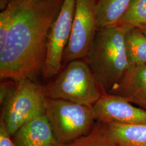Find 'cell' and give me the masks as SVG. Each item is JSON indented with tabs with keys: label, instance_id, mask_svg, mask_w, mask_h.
<instances>
[{
	"label": "cell",
	"instance_id": "8992f818",
	"mask_svg": "<svg viewBox=\"0 0 146 146\" xmlns=\"http://www.w3.org/2000/svg\"><path fill=\"white\" fill-rule=\"evenodd\" d=\"M97 0H76L73 27L63 56L69 63L86 58L98 29L96 15Z\"/></svg>",
	"mask_w": 146,
	"mask_h": 146
},
{
	"label": "cell",
	"instance_id": "52a82bcc",
	"mask_svg": "<svg viewBox=\"0 0 146 146\" xmlns=\"http://www.w3.org/2000/svg\"><path fill=\"white\" fill-rule=\"evenodd\" d=\"M76 0H63L56 18L50 28L42 74L50 79L60 72L63 56L73 27Z\"/></svg>",
	"mask_w": 146,
	"mask_h": 146
},
{
	"label": "cell",
	"instance_id": "9c48e42d",
	"mask_svg": "<svg viewBox=\"0 0 146 146\" xmlns=\"http://www.w3.org/2000/svg\"><path fill=\"white\" fill-rule=\"evenodd\" d=\"M11 137L16 146H62L55 138L45 114L24 124Z\"/></svg>",
	"mask_w": 146,
	"mask_h": 146
},
{
	"label": "cell",
	"instance_id": "9a60e30c",
	"mask_svg": "<svg viewBox=\"0 0 146 146\" xmlns=\"http://www.w3.org/2000/svg\"><path fill=\"white\" fill-rule=\"evenodd\" d=\"M62 146H118L110 137L102 123L96 121L87 135Z\"/></svg>",
	"mask_w": 146,
	"mask_h": 146
},
{
	"label": "cell",
	"instance_id": "7a4b0ae2",
	"mask_svg": "<svg viewBox=\"0 0 146 146\" xmlns=\"http://www.w3.org/2000/svg\"><path fill=\"white\" fill-rule=\"evenodd\" d=\"M128 28L118 24L98 28L86 58L102 94L110 93L130 67L125 46Z\"/></svg>",
	"mask_w": 146,
	"mask_h": 146
},
{
	"label": "cell",
	"instance_id": "30bf717a",
	"mask_svg": "<svg viewBox=\"0 0 146 146\" xmlns=\"http://www.w3.org/2000/svg\"><path fill=\"white\" fill-rule=\"evenodd\" d=\"M121 96L146 110V64L128 68L110 93Z\"/></svg>",
	"mask_w": 146,
	"mask_h": 146
},
{
	"label": "cell",
	"instance_id": "8fae6325",
	"mask_svg": "<svg viewBox=\"0 0 146 146\" xmlns=\"http://www.w3.org/2000/svg\"><path fill=\"white\" fill-rule=\"evenodd\" d=\"M103 125L110 138L118 146H146V124Z\"/></svg>",
	"mask_w": 146,
	"mask_h": 146
},
{
	"label": "cell",
	"instance_id": "6da1fadb",
	"mask_svg": "<svg viewBox=\"0 0 146 146\" xmlns=\"http://www.w3.org/2000/svg\"><path fill=\"white\" fill-rule=\"evenodd\" d=\"M63 0H27L0 52V78L19 82L42 71L48 34Z\"/></svg>",
	"mask_w": 146,
	"mask_h": 146
},
{
	"label": "cell",
	"instance_id": "2e32d148",
	"mask_svg": "<svg viewBox=\"0 0 146 146\" xmlns=\"http://www.w3.org/2000/svg\"><path fill=\"white\" fill-rule=\"evenodd\" d=\"M117 24L128 28L146 26V0H132Z\"/></svg>",
	"mask_w": 146,
	"mask_h": 146
},
{
	"label": "cell",
	"instance_id": "d6986e66",
	"mask_svg": "<svg viewBox=\"0 0 146 146\" xmlns=\"http://www.w3.org/2000/svg\"><path fill=\"white\" fill-rule=\"evenodd\" d=\"M9 1L10 0H1V9L2 10L7 6Z\"/></svg>",
	"mask_w": 146,
	"mask_h": 146
},
{
	"label": "cell",
	"instance_id": "ba28073f",
	"mask_svg": "<svg viewBox=\"0 0 146 146\" xmlns=\"http://www.w3.org/2000/svg\"><path fill=\"white\" fill-rule=\"evenodd\" d=\"M92 108L95 121L102 123L146 124V110L117 95L102 94Z\"/></svg>",
	"mask_w": 146,
	"mask_h": 146
},
{
	"label": "cell",
	"instance_id": "ffe728a7",
	"mask_svg": "<svg viewBox=\"0 0 146 146\" xmlns=\"http://www.w3.org/2000/svg\"><path fill=\"white\" fill-rule=\"evenodd\" d=\"M137 28H138L139 30H140L146 36V26L137 27Z\"/></svg>",
	"mask_w": 146,
	"mask_h": 146
},
{
	"label": "cell",
	"instance_id": "7c38bea8",
	"mask_svg": "<svg viewBox=\"0 0 146 146\" xmlns=\"http://www.w3.org/2000/svg\"><path fill=\"white\" fill-rule=\"evenodd\" d=\"M132 0H97L96 15L98 28L118 23Z\"/></svg>",
	"mask_w": 146,
	"mask_h": 146
},
{
	"label": "cell",
	"instance_id": "ac0fdd59",
	"mask_svg": "<svg viewBox=\"0 0 146 146\" xmlns=\"http://www.w3.org/2000/svg\"><path fill=\"white\" fill-rule=\"evenodd\" d=\"M11 136L5 128L2 119H0V146H16Z\"/></svg>",
	"mask_w": 146,
	"mask_h": 146
},
{
	"label": "cell",
	"instance_id": "3957f363",
	"mask_svg": "<svg viewBox=\"0 0 146 146\" xmlns=\"http://www.w3.org/2000/svg\"><path fill=\"white\" fill-rule=\"evenodd\" d=\"M56 76L43 87L47 98L67 100L92 107L102 94L87 62L71 61Z\"/></svg>",
	"mask_w": 146,
	"mask_h": 146
},
{
	"label": "cell",
	"instance_id": "e0dca14e",
	"mask_svg": "<svg viewBox=\"0 0 146 146\" xmlns=\"http://www.w3.org/2000/svg\"><path fill=\"white\" fill-rule=\"evenodd\" d=\"M17 82L12 80H8L1 83L0 85V103L3 104L6 99L15 88Z\"/></svg>",
	"mask_w": 146,
	"mask_h": 146
},
{
	"label": "cell",
	"instance_id": "277c9868",
	"mask_svg": "<svg viewBox=\"0 0 146 146\" xmlns=\"http://www.w3.org/2000/svg\"><path fill=\"white\" fill-rule=\"evenodd\" d=\"M45 115L62 146L87 135L96 122L92 107L64 100L47 98Z\"/></svg>",
	"mask_w": 146,
	"mask_h": 146
},
{
	"label": "cell",
	"instance_id": "4fadbf2b",
	"mask_svg": "<svg viewBox=\"0 0 146 146\" xmlns=\"http://www.w3.org/2000/svg\"><path fill=\"white\" fill-rule=\"evenodd\" d=\"M125 49L130 67L146 64V36L135 27L129 28L125 35Z\"/></svg>",
	"mask_w": 146,
	"mask_h": 146
},
{
	"label": "cell",
	"instance_id": "5bb4252c",
	"mask_svg": "<svg viewBox=\"0 0 146 146\" xmlns=\"http://www.w3.org/2000/svg\"><path fill=\"white\" fill-rule=\"evenodd\" d=\"M27 0H10L0 14V52L3 50L8 33Z\"/></svg>",
	"mask_w": 146,
	"mask_h": 146
},
{
	"label": "cell",
	"instance_id": "5b68a950",
	"mask_svg": "<svg viewBox=\"0 0 146 146\" xmlns=\"http://www.w3.org/2000/svg\"><path fill=\"white\" fill-rule=\"evenodd\" d=\"M46 98L43 87L31 79L17 82L15 88L2 104L1 116L11 136L28 121L45 114Z\"/></svg>",
	"mask_w": 146,
	"mask_h": 146
}]
</instances>
